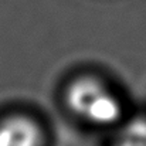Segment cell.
<instances>
[{
    "mask_svg": "<svg viewBox=\"0 0 146 146\" xmlns=\"http://www.w3.org/2000/svg\"><path fill=\"white\" fill-rule=\"evenodd\" d=\"M64 101L71 112L94 125H113L122 116L119 98L94 77H80L70 82Z\"/></svg>",
    "mask_w": 146,
    "mask_h": 146,
    "instance_id": "cell-1",
    "label": "cell"
},
{
    "mask_svg": "<svg viewBox=\"0 0 146 146\" xmlns=\"http://www.w3.org/2000/svg\"><path fill=\"white\" fill-rule=\"evenodd\" d=\"M43 131L34 119L13 115L0 122V146H41Z\"/></svg>",
    "mask_w": 146,
    "mask_h": 146,
    "instance_id": "cell-2",
    "label": "cell"
},
{
    "mask_svg": "<svg viewBox=\"0 0 146 146\" xmlns=\"http://www.w3.org/2000/svg\"><path fill=\"white\" fill-rule=\"evenodd\" d=\"M115 146H146V118L131 121L121 132Z\"/></svg>",
    "mask_w": 146,
    "mask_h": 146,
    "instance_id": "cell-3",
    "label": "cell"
}]
</instances>
